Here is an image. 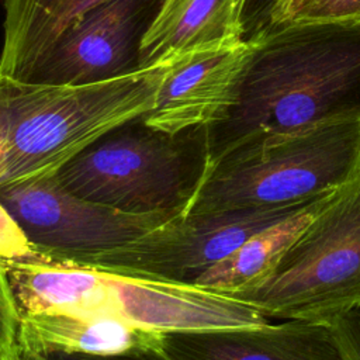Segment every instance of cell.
Here are the masks:
<instances>
[{"label": "cell", "instance_id": "obj_24", "mask_svg": "<svg viewBox=\"0 0 360 360\" xmlns=\"http://www.w3.org/2000/svg\"><path fill=\"white\" fill-rule=\"evenodd\" d=\"M4 148H6V124H4V120L0 112V160H1V156L4 152Z\"/></svg>", "mask_w": 360, "mask_h": 360}, {"label": "cell", "instance_id": "obj_11", "mask_svg": "<svg viewBox=\"0 0 360 360\" xmlns=\"http://www.w3.org/2000/svg\"><path fill=\"white\" fill-rule=\"evenodd\" d=\"M172 360H342L329 325L288 319L250 328L162 333Z\"/></svg>", "mask_w": 360, "mask_h": 360}, {"label": "cell", "instance_id": "obj_19", "mask_svg": "<svg viewBox=\"0 0 360 360\" xmlns=\"http://www.w3.org/2000/svg\"><path fill=\"white\" fill-rule=\"evenodd\" d=\"M18 318V312L0 266V356L15 343Z\"/></svg>", "mask_w": 360, "mask_h": 360}, {"label": "cell", "instance_id": "obj_21", "mask_svg": "<svg viewBox=\"0 0 360 360\" xmlns=\"http://www.w3.org/2000/svg\"><path fill=\"white\" fill-rule=\"evenodd\" d=\"M277 0H246L243 11V39L249 41L262 35L269 25L270 11Z\"/></svg>", "mask_w": 360, "mask_h": 360}, {"label": "cell", "instance_id": "obj_5", "mask_svg": "<svg viewBox=\"0 0 360 360\" xmlns=\"http://www.w3.org/2000/svg\"><path fill=\"white\" fill-rule=\"evenodd\" d=\"M231 297L266 318L325 325L360 308V172L335 190L264 278Z\"/></svg>", "mask_w": 360, "mask_h": 360}, {"label": "cell", "instance_id": "obj_6", "mask_svg": "<svg viewBox=\"0 0 360 360\" xmlns=\"http://www.w3.org/2000/svg\"><path fill=\"white\" fill-rule=\"evenodd\" d=\"M35 292L45 312L111 316L158 333L269 322L250 304L195 284L117 274L69 262L46 264L37 278Z\"/></svg>", "mask_w": 360, "mask_h": 360}, {"label": "cell", "instance_id": "obj_18", "mask_svg": "<svg viewBox=\"0 0 360 360\" xmlns=\"http://www.w3.org/2000/svg\"><path fill=\"white\" fill-rule=\"evenodd\" d=\"M342 360H360V308L329 323Z\"/></svg>", "mask_w": 360, "mask_h": 360}, {"label": "cell", "instance_id": "obj_9", "mask_svg": "<svg viewBox=\"0 0 360 360\" xmlns=\"http://www.w3.org/2000/svg\"><path fill=\"white\" fill-rule=\"evenodd\" d=\"M163 1L101 3L55 42L27 82L89 84L142 70L141 45Z\"/></svg>", "mask_w": 360, "mask_h": 360}, {"label": "cell", "instance_id": "obj_8", "mask_svg": "<svg viewBox=\"0 0 360 360\" xmlns=\"http://www.w3.org/2000/svg\"><path fill=\"white\" fill-rule=\"evenodd\" d=\"M0 201L42 259L79 262L129 243L177 212L132 214L75 195L55 176L0 187Z\"/></svg>", "mask_w": 360, "mask_h": 360}, {"label": "cell", "instance_id": "obj_3", "mask_svg": "<svg viewBox=\"0 0 360 360\" xmlns=\"http://www.w3.org/2000/svg\"><path fill=\"white\" fill-rule=\"evenodd\" d=\"M360 172V115L246 142L214 163L187 212L300 205Z\"/></svg>", "mask_w": 360, "mask_h": 360}, {"label": "cell", "instance_id": "obj_4", "mask_svg": "<svg viewBox=\"0 0 360 360\" xmlns=\"http://www.w3.org/2000/svg\"><path fill=\"white\" fill-rule=\"evenodd\" d=\"M207 125L177 132L143 114L86 146L53 176L77 197L132 214H184L210 169Z\"/></svg>", "mask_w": 360, "mask_h": 360}, {"label": "cell", "instance_id": "obj_13", "mask_svg": "<svg viewBox=\"0 0 360 360\" xmlns=\"http://www.w3.org/2000/svg\"><path fill=\"white\" fill-rule=\"evenodd\" d=\"M160 339L162 333L111 316L35 312L20 315L15 342L35 353L110 356L158 347Z\"/></svg>", "mask_w": 360, "mask_h": 360}, {"label": "cell", "instance_id": "obj_7", "mask_svg": "<svg viewBox=\"0 0 360 360\" xmlns=\"http://www.w3.org/2000/svg\"><path fill=\"white\" fill-rule=\"evenodd\" d=\"M304 204L180 214L129 243L69 263L117 274L194 284L207 269L229 256L250 236Z\"/></svg>", "mask_w": 360, "mask_h": 360}, {"label": "cell", "instance_id": "obj_14", "mask_svg": "<svg viewBox=\"0 0 360 360\" xmlns=\"http://www.w3.org/2000/svg\"><path fill=\"white\" fill-rule=\"evenodd\" d=\"M107 0H4L0 75L27 80L55 42Z\"/></svg>", "mask_w": 360, "mask_h": 360}, {"label": "cell", "instance_id": "obj_15", "mask_svg": "<svg viewBox=\"0 0 360 360\" xmlns=\"http://www.w3.org/2000/svg\"><path fill=\"white\" fill-rule=\"evenodd\" d=\"M335 193L319 195L290 215L259 231L229 256L207 269L194 284L219 294L233 295L264 278Z\"/></svg>", "mask_w": 360, "mask_h": 360}, {"label": "cell", "instance_id": "obj_1", "mask_svg": "<svg viewBox=\"0 0 360 360\" xmlns=\"http://www.w3.org/2000/svg\"><path fill=\"white\" fill-rule=\"evenodd\" d=\"M249 42L231 104L207 125L211 163L250 141L360 115V21L290 24Z\"/></svg>", "mask_w": 360, "mask_h": 360}, {"label": "cell", "instance_id": "obj_20", "mask_svg": "<svg viewBox=\"0 0 360 360\" xmlns=\"http://www.w3.org/2000/svg\"><path fill=\"white\" fill-rule=\"evenodd\" d=\"M32 353L35 354L37 360H172L160 346L135 349L110 356H90L76 353Z\"/></svg>", "mask_w": 360, "mask_h": 360}, {"label": "cell", "instance_id": "obj_23", "mask_svg": "<svg viewBox=\"0 0 360 360\" xmlns=\"http://www.w3.org/2000/svg\"><path fill=\"white\" fill-rule=\"evenodd\" d=\"M298 0H277L276 3H274V6H273V8H271V11H270V17H269V24H270V21L276 17V15H278V14H281L283 11H285L288 7H291L294 3H297ZM267 28H269V25H267ZM267 31V30H266ZM264 31V32H266Z\"/></svg>", "mask_w": 360, "mask_h": 360}, {"label": "cell", "instance_id": "obj_16", "mask_svg": "<svg viewBox=\"0 0 360 360\" xmlns=\"http://www.w3.org/2000/svg\"><path fill=\"white\" fill-rule=\"evenodd\" d=\"M360 21V0H298L276 15L267 31L298 22Z\"/></svg>", "mask_w": 360, "mask_h": 360}, {"label": "cell", "instance_id": "obj_12", "mask_svg": "<svg viewBox=\"0 0 360 360\" xmlns=\"http://www.w3.org/2000/svg\"><path fill=\"white\" fill-rule=\"evenodd\" d=\"M246 0H165L141 45V69L242 44Z\"/></svg>", "mask_w": 360, "mask_h": 360}, {"label": "cell", "instance_id": "obj_22", "mask_svg": "<svg viewBox=\"0 0 360 360\" xmlns=\"http://www.w3.org/2000/svg\"><path fill=\"white\" fill-rule=\"evenodd\" d=\"M0 360H37L35 354L24 347H21L17 342L0 356Z\"/></svg>", "mask_w": 360, "mask_h": 360}, {"label": "cell", "instance_id": "obj_17", "mask_svg": "<svg viewBox=\"0 0 360 360\" xmlns=\"http://www.w3.org/2000/svg\"><path fill=\"white\" fill-rule=\"evenodd\" d=\"M41 257L30 245L22 229L0 201V260Z\"/></svg>", "mask_w": 360, "mask_h": 360}, {"label": "cell", "instance_id": "obj_10", "mask_svg": "<svg viewBox=\"0 0 360 360\" xmlns=\"http://www.w3.org/2000/svg\"><path fill=\"white\" fill-rule=\"evenodd\" d=\"M250 42L173 58L153 107L143 114L156 129L177 132L215 121L231 104Z\"/></svg>", "mask_w": 360, "mask_h": 360}, {"label": "cell", "instance_id": "obj_2", "mask_svg": "<svg viewBox=\"0 0 360 360\" xmlns=\"http://www.w3.org/2000/svg\"><path fill=\"white\" fill-rule=\"evenodd\" d=\"M170 62L89 84H45L0 75L6 124L0 187L53 176L97 138L148 112Z\"/></svg>", "mask_w": 360, "mask_h": 360}]
</instances>
